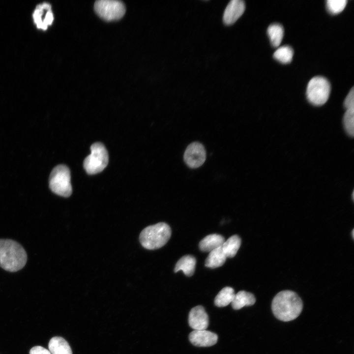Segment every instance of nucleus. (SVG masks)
<instances>
[{
  "instance_id": "25",
  "label": "nucleus",
  "mask_w": 354,
  "mask_h": 354,
  "mask_svg": "<svg viewBox=\"0 0 354 354\" xmlns=\"http://www.w3.org/2000/svg\"><path fill=\"white\" fill-rule=\"evenodd\" d=\"M54 16L51 10H47L45 16L43 20L42 30H46L48 26L52 24Z\"/></svg>"
},
{
  "instance_id": "23",
  "label": "nucleus",
  "mask_w": 354,
  "mask_h": 354,
  "mask_svg": "<svg viewBox=\"0 0 354 354\" xmlns=\"http://www.w3.org/2000/svg\"><path fill=\"white\" fill-rule=\"evenodd\" d=\"M44 10L41 4L37 5L35 10L33 14V18L34 23L36 24L37 28L42 29L43 27V20L42 16L44 13Z\"/></svg>"
},
{
  "instance_id": "2",
  "label": "nucleus",
  "mask_w": 354,
  "mask_h": 354,
  "mask_svg": "<svg viewBox=\"0 0 354 354\" xmlns=\"http://www.w3.org/2000/svg\"><path fill=\"white\" fill-rule=\"evenodd\" d=\"M27 255L18 242L9 239H0V266L9 272H16L24 267Z\"/></svg>"
},
{
  "instance_id": "28",
  "label": "nucleus",
  "mask_w": 354,
  "mask_h": 354,
  "mask_svg": "<svg viewBox=\"0 0 354 354\" xmlns=\"http://www.w3.org/2000/svg\"><path fill=\"white\" fill-rule=\"evenodd\" d=\"M354 192H353V194H352V198H353V200H354Z\"/></svg>"
},
{
  "instance_id": "14",
  "label": "nucleus",
  "mask_w": 354,
  "mask_h": 354,
  "mask_svg": "<svg viewBox=\"0 0 354 354\" xmlns=\"http://www.w3.org/2000/svg\"><path fill=\"white\" fill-rule=\"evenodd\" d=\"M255 302L256 298L253 294L245 291H240L235 295L231 304L234 309L239 310L245 306L253 305Z\"/></svg>"
},
{
  "instance_id": "22",
  "label": "nucleus",
  "mask_w": 354,
  "mask_h": 354,
  "mask_svg": "<svg viewBox=\"0 0 354 354\" xmlns=\"http://www.w3.org/2000/svg\"><path fill=\"white\" fill-rule=\"evenodd\" d=\"M346 0H327L326 8L331 14H336L343 10L347 4Z\"/></svg>"
},
{
  "instance_id": "4",
  "label": "nucleus",
  "mask_w": 354,
  "mask_h": 354,
  "mask_svg": "<svg viewBox=\"0 0 354 354\" xmlns=\"http://www.w3.org/2000/svg\"><path fill=\"white\" fill-rule=\"evenodd\" d=\"M49 187L54 193L64 197H68L72 194L70 172L64 165L55 167L49 177Z\"/></svg>"
},
{
  "instance_id": "3",
  "label": "nucleus",
  "mask_w": 354,
  "mask_h": 354,
  "mask_svg": "<svg viewBox=\"0 0 354 354\" xmlns=\"http://www.w3.org/2000/svg\"><path fill=\"white\" fill-rule=\"evenodd\" d=\"M171 236L170 226L164 222H160L143 229L140 235L139 239L144 248L154 250L165 245Z\"/></svg>"
},
{
  "instance_id": "15",
  "label": "nucleus",
  "mask_w": 354,
  "mask_h": 354,
  "mask_svg": "<svg viewBox=\"0 0 354 354\" xmlns=\"http://www.w3.org/2000/svg\"><path fill=\"white\" fill-rule=\"evenodd\" d=\"M196 264L195 258L192 255L182 257L177 263L174 272L182 270L187 276H191L194 272Z\"/></svg>"
},
{
  "instance_id": "17",
  "label": "nucleus",
  "mask_w": 354,
  "mask_h": 354,
  "mask_svg": "<svg viewBox=\"0 0 354 354\" xmlns=\"http://www.w3.org/2000/svg\"><path fill=\"white\" fill-rule=\"evenodd\" d=\"M240 245V238L238 236L235 235L225 241L221 248L226 258H233L237 253Z\"/></svg>"
},
{
  "instance_id": "8",
  "label": "nucleus",
  "mask_w": 354,
  "mask_h": 354,
  "mask_svg": "<svg viewBox=\"0 0 354 354\" xmlns=\"http://www.w3.org/2000/svg\"><path fill=\"white\" fill-rule=\"evenodd\" d=\"M183 158L186 164L191 168L202 166L206 158V152L203 145L199 142L189 145L184 153Z\"/></svg>"
},
{
  "instance_id": "12",
  "label": "nucleus",
  "mask_w": 354,
  "mask_h": 354,
  "mask_svg": "<svg viewBox=\"0 0 354 354\" xmlns=\"http://www.w3.org/2000/svg\"><path fill=\"white\" fill-rule=\"evenodd\" d=\"M225 242L223 236L217 234L206 236L199 243L200 249L203 252H211L221 247Z\"/></svg>"
},
{
  "instance_id": "7",
  "label": "nucleus",
  "mask_w": 354,
  "mask_h": 354,
  "mask_svg": "<svg viewBox=\"0 0 354 354\" xmlns=\"http://www.w3.org/2000/svg\"><path fill=\"white\" fill-rule=\"evenodd\" d=\"M94 9L101 18L109 22L121 19L125 12L124 4L120 1L115 0H97Z\"/></svg>"
},
{
  "instance_id": "1",
  "label": "nucleus",
  "mask_w": 354,
  "mask_h": 354,
  "mask_svg": "<svg viewBox=\"0 0 354 354\" xmlns=\"http://www.w3.org/2000/svg\"><path fill=\"white\" fill-rule=\"evenodd\" d=\"M303 302L295 292L282 291L273 298L271 309L274 316L279 320L289 322L296 319L301 313Z\"/></svg>"
},
{
  "instance_id": "18",
  "label": "nucleus",
  "mask_w": 354,
  "mask_h": 354,
  "mask_svg": "<svg viewBox=\"0 0 354 354\" xmlns=\"http://www.w3.org/2000/svg\"><path fill=\"white\" fill-rule=\"evenodd\" d=\"M235 295L234 290L232 288L224 287L215 296L214 304L218 307H225L232 302Z\"/></svg>"
},
{
  "instance_id": "5",
  "label": "nucleus",
  "mask_w": 354,
  "mask_h": 354,
  "mask_svg": "<svg viewBox=\"0 0 354 354\" xmlns=\"http://www.w3.org/2000/svg\"><path fill=\"white\" fill-rule=\"evenodd\" d=\"M90 154L84 161V167L90 175L102 171L107 166L109 156L105 146L101 143H95L90 147Z\"/></svg>"
},
{
  "instance_id": "19",
  "label": "nucleus",
  "mask_w": 354,
  "mask_h": 354,
  "mask_svg": "<svg viewBox=\"0 0 354 354\" xmlns=\"http://www.w3.org/2000/svg\"><path fill=\"white\" fill-rule=\"evenodd\" d=\"M267 34L272 45L277 47L280 45L283 37V28L279 24H271L267 29Z\"/></svg>"
},
{
  "instance_id": "9",
  "label": "nucleus",
  "mask_w": 354,
  "mask_h": 354,
  "mask_svg": "<svg viewBox=\"0 0 354 354\" xmlns=\"http://www.w3.org/2000/svg\"><path fill=\"white\" fill-rule=\"evenodd\" d=\"M189 326L195 330H206L209 324L208 316L203 306L192 308L188 316Z\"/></svg>"
},
{
  "instance_id": "6",
  "label": "nucleus",
  "mask_w": 354,
  "mask_h": 354,
  "mask_svg": "<svg viewBox=\"0 0 354 354\" xmlns=\"http://www.w3.org/2000/svg\"><path fill=\"white\" fill-rule=\"evenodd\" d=\"M330 89V85L326 78L322 76L314 77L310 80L307 85V99L314 105H322L328 100Z\"/></svg>"
},
{
  "instance_id": "27",
  "label": "nucleus",
  "mask_w": 354,
  "mask_h": 354,
  "mask_svg": "<svg viewBox=\"0 0 354 354\" xmlns=\"http://www.w3.org/2000/svg\"><path fill=\"white\" fill-rule=\"evenodd\" d=\"M352 236H353V238H354V230H353V231H352Z\"/></svg>"
},
{
  "instance_id": "24",
  "label": "nucleus",
  "mask_w": 354,
  "mask_h": 354,
  "mask_svg": "<svg viewBox=\"0 0 354 354\" xmlns=\"http://www.w3.org/2000/svg\"><path fill=\"white\" fill-rule=\"evenodd\" d=\"M344 106L346 109L354 108V87L352 88L347 96H346L344 102Z\"/></svg>"
},
{
  "instance_id": "13",
  "label": "nucleus",
  "mask_w": 354,
  "mask_h": 354,
  "mask_svg": "<svg viewBox=\"0 0 354 354\" xmlns=\"http://www.w3.org/2000/svg\"><path fill=\"white\" fill-rule=\"evenodd\" d=\"M49 351L51 354H72L68 343L62 337H52L48 344Z\"/></svg>"
},
{
  "instance_id": "10",
  "label": "nucleus",
  "mask_w": 354,
  "mask_h": 354,
  "mask_svg": "<svg viewBox=\"0 0 354 354\" xmlns=\"http://www.w3.org/2000/svg\"><path fill=\"white\" fill-rule=\"evenodd\" d=\"M245 4L242 0H232L227 5L224 12L223 21L227 26L232 25L243 14Z\"/></svg>"
},
{
  "instance_id": "11",
  "label": "nucleus",
  "mask_w": 354,
  "mask_h": 354,
  "mask_svg": "<svg viewBox=\"0 0 354 354\" xmlns=\"http://www.w3.org/2000/svg\"><path fill=\"white\" fill-rule=\"evenodd\" d=\"M192 344L200 347H210L215 345L218 340L217 335L206 330H193L189 335Z\"/></svg>"
},
{
  "instance_id": "26",
  "label": "nucleus",
  "mask_w": 354,
  "mask_h": 354,
  "mask_svg": "<svg viewBox=\"0 0 354 354\" xmlns=\"http://www.w3.org/2000/svg\"><path fill=\"white\" fill-rule=\"evenodd\" d=\"M30 354H51L50 352L45 348L40 346H36L32 347L30 351Z\"/></svg>"
},
{
  "instance_id": "16",
  "label": "nucleus",
  "mask_w": 354,
  "mask_h": 354,
  "mask_svg": "<svg viewBox=\"0 0 354 354\" xmlns=\"http://www.w3.org/2000/svg\"><path fill=\"white\" fill-rule=\"evenodd\" d=\"M226 258L221 246L209 252L205 261V266L211 268L220 267L224 265Z\"/></svg>"
},
{
  "instance_id": "20",
  "label": "nucleus",
  "mask_w": 354,
  "mask_h": 354,
  "mask_svg": "<svg viewBox=\"0 0 354 354\" xmlns=\"http://www.w3.org/2000/svg\"><path fill=\"white\" fill-rule=\"evenodd\" d=\"M294 51L289 46L285 45L278 48L274 53L273 57L283 63L290 62L293 59Z\"/></svg>"
},
{
  "instance_id": "21",
  "label": "nucleus",
  "mask_w": 354,
  "mask_h": 354,
  "mask_svg": "<svg viewBox=\"0 0 354 354\" xmlns=\"http://www.w3.org/2000/svg\"><path fill=\"white\" fill-rule=\"evenodd\" d=\"M343 123L348 134L353 136L354 134V108L346 109L343 118Z\"/></svg>"
}]
</instances>
